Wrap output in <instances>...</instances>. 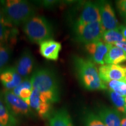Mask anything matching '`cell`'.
<instances>
[{
    "instance_id": "6da1fadb",
    "label": "cell",
    "mask_w": 126,
    "mask_h": 126,
    "mask_svg": "<svg viewBox=\"0 0 126 126\" xmlns=\"http://www.w3.org/2000/svg\"><path fill=\"white\" fill-rule=\"evenodd\" d=\"M33 88L37 89L51 104L60 100L61 87L59 77L49 68L40 67L36 69L31 75Z\"/></svg>"
},
{
    "instance_id": "7a4b0ae2",
    "label": "cell",
    "mask_w": 126,
    "mask_h": 126,
    "mask_svg": "<svg viewBox=\"0 0 126 126\" xmlns=\"http://www.w3.org/2000/svg\"><path fill=\"white\" fill-rule=\"evenodd\" d=\"M0 9L6 21L11 26L24 25L35 15V8L25 0L0 1Z\"/></svg>"
},
{
    "instance_id": "3957f363",
    "label": "cell",
    "mask_w": 126,
    "mask_h": 126,
    "mask_svg": "<svg viewBox=\"0 0 126 126\" xmlns=\"http://www.w3.org/2000/svg\"><path fill=\"white\" fill-rule=\"evenodd\" d=\"M72 62L79 81L83 88L88 91L107 89L105 83L100 78L99 71L92 61L74 56Z\"/></svg>"
},
{
    "instance_id": "277c9868",
    "label": "cell",
    "mask_w": 126,
    "mask_h": 126,
    "mask_svg": "<svg viewBox=\"0 0 126 126\" xmlns=\"http://www.w3.org/2000/svg\"><path fill=\"white\" fill-rule=\"evenodd\" d=\"M23 31L30 42L37 44L52 39L54 35L51 23L43 16L31 18L23 25Z\"/></svg>"
},
{
    "instance_id": "5b68a950",
    "label": "cell",
    "mask_w": 126,
    "mask_h": 126,
    "mask_svg": "<svg viewBox=\"0 0 126 126\" xmlns=\"http://www.w3.org/2000/svg\"><path fill=\"white\" fill-rule=\"evenodd\" d=\"M71 31L74 40L85 45L100 40L104 32L100 22L87 24L73 23Z\"/></svg>"
},
{
    "instance_id": "8992f818",
    "label": "cell",
    "mask_w": 126,
    "mask_h": 126,
    "mask_svg": "<svg viewBox=\"0 0 126 126\" xmlns=\"http://www.w3.org/2000/svg\"><path fill=\"white\" fill-rule=\"evenodd\" d=\"M5 101L11 112L15 117H31L33 116L32 110L23 99L15 95L12 91L5 89L2 91Z\"/></svg>"
},
{
    "instance_id": "52a82bcc",
    "label": "cell",
    "mask_w": 126,
    "mask_h": 126,
    "mask_svg": "<svg viewBox=\"0 0 126 126\" xmlns=\"http://www.w3.org/2000/svg\"><path fill=\"white\" fill-rule=\"evenodd\" d=\"M28 105L42 119H49L52 113V104L37 89H33Z\"/></svg>"
},
{
    "instance_id": "ba28073f",
    "label": "cell",
    "mask_w": 126,
    "mask_h": 126,
    "mask_svg": "<svg viewBox=\"0 0 126 126\" xmlns=\"http://www.w3.org/2000/svg\"><path fill=\"white\" fill-rule=\"evenodd\" d=\"M97 2L99 5L100 22L103 31L118 29L120 27L119 22L110 3L105 1H100Z\"/></svg>"
},
{
    "instance_id": "9c48e42d",
    "label": "cell",
    "mask_w": 126,
    "mask_h": 126,
    "mask_svg": "<svg viewBox=\"0 0 126 126\" xmlns=\"http://www.w3.org/2000/svg\"><path fill=\"white\" fill-rule=\"evenodd\" d=\"M35 60L31 50L25 48L20 54L16 63V70L23 78H30L34 72Z\"/></svg>"
},
{
    "instance_id": "30bf717a",
    "label": "cell",
    "mask_w": 126,
    "mask_h": 126,
    "mask_svg": "<svg viewBox=\"0 0 126 126\" xmlns=\"http://www.w3.org/2000/svg\"><path fill=\"white\" fill-rule=\"evenodd\" d=\"M111 46L99 40L86 44L85 48L93 63L103 65H105V58Z\"/></svg>"
},
{
    "instance_id": "8fae6325",
    "label": "cell",
    "mask_w": 126,
    "mask_h": 126,
    "mask_svg": "<svg viewBox=\"0 0 126 126\" xmlns=\"http://www.w3.org/2000/svg\"><path fill=\"white\" fill-rule=\"evenodd\" d=\"M96 22H100V15L97 2H85L79 16L73 23L78 24H87Z\"/></svg>"
},
{
    "instance_id": "7c38bea8",
    "label": "cell",
    "mask_w": 126,
    "mask_h": 126,
    "mask_svg": "<svg viewBox=\"0 0 126 126\" xmlns=\"http://www.w3.org/2000/svg\"><path fill=\"white\" fill-rule=\"evenodd\" d=\"M99 74L103 82L111 81H124L126 71L117 65L106 64L99 67Z\"/></svg>"
},
{
    "instance_id": "4fadbf2b",
    "label": "cell",
    "mask_w": 126,
    "mask_h": 126,
    "mask_svg": "<svg viewBox=\"0 0 126 126\" xmlns=\"http://www.w3.org/2000/svg\"><path fill=\"white\" fill-rule=\"evenodd\" d=\"M23 79L14 66L8 67L0 74V82L7 90H13L22 82Z\"/></svg>"
},
{
    "instance_id": "5bb4252c",
    "label": "cell",
    "mask_w": 126,
    "mask_h": 126,
    "mask_svg": "<svg viewBox=\"0 0 126 126\" xmlns=\"http://www.w3.org/2000/svg\"><path fill=\"white\" fill-rule=\"evenodd\" d=\"M61 47L60 42L53 39H50L39 44V51L40 54L46 59L57 61L59 59Z\"/></svg>"
},
{
    "instance_id": "9a60e30c",
    "label": "cell",
    "mask_w": 126,
    "mask_h": 126,
    "mask_svg": "<svg viewBox=\"0 0 126 126\" xmlns=\"http://www.w3.org/2000/svg\"><path fill=\"white\" fill-rule=\"evenodd\" d=\"M49 126H74L68 110L62 108L53 111L49 118Z\"/></svg>"
},
{
    "instance_id": "2e32d148",
    "label": "cell",
    "mask_w": 126,
    "mask_h": 126,
    "mask_svg": "<svg viewBox=\"0 0 126 126\" xmlns=\"http://www.w3.org/2000/svg\"><path fill=\"white\" fill-rule=\"evenodd\" d=\"M98 116L106 126H121V118L117 110L109 108H101Z\"/></svg>"
},
{
    "instance_id": "e0dca14e",
    "label": "cell",
    "mask_w": 126,
    "mask_h": 126,
    "mask_svg": "<svg viewBox=\"0 0 126 126\" xmlns=\"http://www.w3.org/2000/svg\"><path fill=\"white\" fill-rule=\"evenodd\" d=\"M0 123L6 126H17L16 118L12 114L6 103L2 91H0Z\"/></svg>"
},
{
    "instance_id": "ac0fdd59",
    "label": "cell",
    "mask_w": 126,
    "mask_h": 126,
    "mask_svg": "<svg viewBox=\"0 0 126 126\" xmlns=\"http://www.w3.org/2000/svg\"><path fill=\"white\" fill-rule=\"evenodd\" d=\"M33 89V88L31 78H23L22 82L17 87L12 90V92L28 104Z\"/></svg>"
},
{
    "instance_id": "d6986e66",
    "label": "cell",
    "mask_w": 126,
    "mask_h": 126,
    "mask_svg": "<svg viewBox=\"0 0 126 126\" xmlns=\"http://www.w3.org/2000/svg\"><path fill=\"white\" fill-rule=\"evenodd\" d=\"M125 59H126V52L122 48L112 45L106 55L105 62V64H107L117 65Z\"/></svg>"
},
{
    "instance_id": "ffe728a7",
    "label": "cell",
    "mask_w": 126,
    "mask_h": 126,
    "mask_svg": "<svg viewBox=\"0 0 126 126\" xmlns=\"http://www.w3.org/2000/svg\"><path fill=\"white\" fill-rule=\"evenodd\" d=\"M102 39L104 43L111 45H114L117 42L126 41L121 31H120L119 28L118 29L104 32L102 36Z\"/></svg>"
},
{
    "instance_id": "44dd1931",
    "label": "cell",
    "mask_w": 126,
    "mask_h": 126,
    "mask_svg": "<svg viewBox=\"0 0 126 126\" xmlns=\"http://www.w3.org/2000/svg\"><path fill=\"white\" fill-rule=\"evenodd\" d=\"M12 54V49L8 44L0 45V74L8 67Z\"/></svg>"
},
{
    "instance_id": "7402d4cb",
    "label": "cell",
    "mask_w": 126,
    "mask_h": 126,
    "mask_svg": "<svg viewBox=\"0 0 126 126\" xmlns=\"http://www.w3.org/2000/svg\"><path fill=\"white\" fill-rule=\"evenodd\" d=\"M107 89L120 94L124 97H126V83L122 81H111L104 82Z\"/></svg>"
},
{
    "instance_id": "603a6c76",
    "label": "cell",
    "mask_w": 126,
    "mask_h": 126,
    "mask_svg": "<svg viewBox=\"0 0 126 126\" xmlns=\"http://www.w3.org/2000/svg\"><path fill=\"white\" fill-rule=\"evenodd\" d=\"M9 26L0 24V45L8 44L9 40H12L16 35V31Z\"/></svg>"
},
{
    "instance_id": "cb8c5ba5",
    "label": "cell",
    "mask_w": 126,
    "mask_h": 126,
    "mask_svg": "<svg viewBox=\"0 0 126 126\" xmlns=\"http://www.w3.org/2000/svg\"><path fill=\"white\" fill-rule=\"evenodd\" d=\"M109 94L111 102L116 109L120 112L125 113V97L111 91H109Z\"/></svg>"
},
{
    "instance_id": "d4e9b609",
    "label": "cell",
    "mask_w": 126,
    "mask_h": 126,
    "mask_svg": "<svg viewBox=\"0 0 126 126\" xmlns=\"http://www.w3.org/2000/svg\"><path fill=\"white\" fill-rule=\"evenodd\" d=\"M85 126H106L99 118L98 115L88 112L84 118Z\"/></svg>"
},
{
    "instance_id": "484cf974",
    "label": "cell",
    "mask_w": 126,
    "mask_h": 126,
    "mask_svg": "<svg viewBox=\"0 0 126 126\" xmlns=\"http://www.w3.org/2000/svg\"><path fill=\"white\" fill-rule=\"evenodd\" d=\"M40 4L42 5L43 7L46 8H51L57 7L58 5L60 4V1H54V0H46V1H40Z\"/></svg>"
},
{
    "instance_id": "4316f807",
    "label": "cell",
    "mask_w": 126,
    "mask_h": 126,
    "mask_svg": "<svg viewBox=\"0 0 126 126\" xmlns=\"http://www.w3.org/2000/svg\"><path fill=\"white\" fill-rule=\"evenodd\" d=\"M120 13L126 18V0H120L116 2Z\"/></svg>"
},
{
    "instance_id": "83f0119b",
    "label": "cell",
    "mask_w": 126,
    "mask_h": 126,
    "mask_svg": "<svg viewBox=\"0 0 126 126\" xmlns=\"http://www.w3.org/2000/svg\"><path fill=\"white\" fill-rule=\"evenodd\" d=\"M0 24H3L6 25V26H9V27H12V26L10 25L6 21L5 19L4 15H3V14L1 12V9H0Z\"/></svg>"
},
{
    "instance_id": "f1b7e54d",
    "label": "cell",
    "mask_w": 126,
    "mask_h": 126,
    "mask_svg": "<svg viewBox=\"0 0 126 126\" xmlns=\"http://www.w3.org/2000/svg\"><path fill=\"white\" fill-rule=\"evenodd\" d=\"M114 45L119 47V48H122L123 50L126 52V41H125V42H117V43H115Z\"/></svg>"
},
{
    "instance_id": "f546056e",
    "label": "cell",
    "mask_w": 126,
    "mask_h": 126,
    "mask_svg": "<svg viewBox=\"0 0 126 126\" xmlns=\"http://www.w3.org/2000/svg\"><path fill=\"white\" fill-rule=\"evenodd\" d=\"M119 29L120 31H121V32H122L124 39L126 40V25H122V26H120Z\"/></svg>"
},
{
    "instance_id": "4dcf8cb0",
    "label": "cell",
    "mask_w": 126,
    "mask_h": 126,
    "mask_svg": "<svg viewBox=\"0 0 126 126\" xmlns=\"http://www.w3.org/2000/svg\"><path fill=\"white\" fill-rule=\"evenodd\" d=\"M117 65H119L120 67H121L123 69V70H126V59H124L123 60H122L120 63H119V64H117Z\"/></svg>"
},
{
    "instance_id": "1f68e13d",
    "label": "cell",
    "mask_w": 126,
    "mask_h": 126,
    "mask_svg": "<svg viewBox=\"0 0 126 126\" xmlns=\"http://www.w3.org/2000/svg\"><path fill=\"white\" fill-rule=\"evenodd\" d=\"M121 126H126V116L121 120Z\"/></svg>"
},
{
    "instance_id": "d6a6232c",
    "label": "cell",
    "mask_w": 126,
    "mask_h": 126,
    "mask_svg": "<svg viewBox=\"0 0 126 126\" xmlns=\"http://www.w3.org/2000/svg\"><path fill=\"white\" fill-rule=\"evenodd\" d=\"M124 110H125V113H126V97H125V106H124Z\"/></svg>"
},
{
    "instance_id": "836d02e7",
    "label": "cell",
    "mask_w": 126,
    "mask_h": 126,
    "mask_svg": "<svg viewBox=\"0 0 126 126\" xmlns=\"http://www.w3.org/2000/svg\"><path fill=\"white\" fill-rule=\"evenodd\" d=\"M125 71H126V77H125V79H124V82H125L126 83V70H125Z\"/></svg>"
},
{
    "instance_id": "e575fe53",
    "label": "cell",
    "mask_w": 126,
    "mask_h": 126,
    "mask_svg": "<svg viewBox=\"0 0 126 126\" xmlns=\"http://www.w3.org/2000/svg\"><path fill=\"white\" fill-rule=\"evenodd\" d=\"M0 126H4V125H3V124H2L1 123H0Z\"/></svg>"
},
{
    "instance_id": "d590c367",
    "label": "cell",
    "mask_w": 126,
    "mask_h": 126,
    "mask_svg": "<svg viewBox=\"0 0 126 126\" xmlns=\"http://www.w3.org/2000/svg\"></svg>"
}]
</instances>
